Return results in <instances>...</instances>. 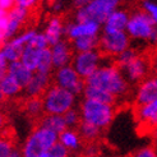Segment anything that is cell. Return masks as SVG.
<instances>
[{
	"instance_id": "cell-22",
	"label": "cell",
	"mask_w": 157,
	"mask_h": 157,
	"mask_svg": "<svg viewBox=\"0 0 157 157\" xmlns=\"http://www.w3.org/2000/svg\"><path fill=\"white\" fill-rule=\"evenodd\" d=\"M83 96H84V98L96 100V101H100V102L110 104V105H114V106L117 102V97L111 95L110 92L97 88V87H93V86H88V84H86L84 91H83Z\"/></svg>"
},
{
	"instance_id": "cell-21",
	"label": "cell",
	"mask_w": 157,
	"mask_h": 157,
	"mask_svg": "<svg viewBox=\"0 0 157 157\" xmlns=\"http://www.w3.org/2000/svg\"><path fill=\"white\" fill-rule=\"evenodd\" d=\"M37 125L38 127L51 129L54 132H56L58 134H60L61 132L68 129L65 120H64V116L56 115V114H44L40 119L37 120Z\"/></svg>"
},
{
	"instance_id": "cell-44",
	"label": "cell",
	"mask_w": 157,
	"mask_h": 157,
	"mask_svg": "<svg viewBox=\"0 0 157 157\" xmlns=\"http://www.w3.org/2000/svg\"><path fill=\"white\" fill-rule=\"evenodd\" d=\"M6 98H5V96H4V93H3V91H2V88H0V104L2 102H4Z\"/></svg>"
},
{
	"instance_id": "cell-28",
	"label": "cell",
	"mask_w": 157,
	"mask_h": 157,
	"mask_svg": "<svg viewBox=\"0 0 157 157\" xmlns=\"http://www.w3.org/2000/svg\"><path fill=\"white\" fill-rule=\"evenodd\" d=\"M54 64H52V58H51V51L50 48L45 49L40 56V61H38L37 65V70L36 72L42 73V74H48V75H52V70H54Z\"/></svg>"
},
{
	"instance_id": "cell-46",
	"label": "cell",
	"mask_w": 157,
	"mask_h": 157,
	"mask_svg": "<svg viewBox=\"0 0 157 157\" xmlns=\"http://www.w3.org/2000/svg\"><path fill=\"white\" fill-rule=\"evenodd\" d=\"M41 157H51V156H50V153H49V151H48V152H45V153H44Z\"/></svg>"
},
{
	"instance_id": "cell-11",
	"label": "cell",
	"mask_w": 157,
	"mask_h": 157,
	"mask_svg": "<svg viewBox=\"0 0 157 157\" xmlns=\"http://www.w3.org/2000/svg\"><path fill=\"white\" fill-rule=\"evenodd\" d=\"M134 114L139 124V129H142L146 134H153L157 129V100L143 105H136Z\"/></svg>"
},
{
	"instance_id": "cell-45",
	"label": "cell",
	"mask_w": 157,
	"mask_h": 157,
	"mask_svg": "<svg viewBox=\"0 0 157 157\" xmlns=\"http://www.w3.org/2000/svg\"><path fill=\"white\" fill-rule=\"evenodd\" d=\"M153 74L157 77V60L155 61V64H153Z\"/></svg>"
},
{
	"instance_id": "cell-13",
	"label": "cell",
	"mask_w": 157,
	"mask_h": 157,
	"mask_svg": "<svg viewBox=\"0 0 157 157\" xmlns=\"http://www.w3.org/2000/svg\"><path fill=\"white\" fill-rule=\"evenodd\" d=\"M120 70L123 72L125 79L129 83H140L148 75L150 64H148V61L144 58L138 55L134 60L123 67Z\"/></svg>"
},
{
	"instance_id": "cell-15",
	"label": "cell",
	"mask_w": 157,
	"mask_h": 157,
	"mask_svg": "<svg viewBox=\"0 0 157 157\" xmlns=\"http://www.w3.org/2000/svg\"><path fill=\"white\" fill-rule=\"evenodd\" d=\"M29 13L31 10L25 9V8H19V6H14L12 10L8 12V27H6L5 41L10 40V38L18 35L23 25L27 22Z\"/></svg>"
},
{
	"instance_id": "cell-25",
	"label": "cell",
	"mask_w": 157,
	"mask_h": 157,
	"mask_svg": "<svg viewBox=\"0 0 157 157\" xmlns=\"http://www.w3.org/2000/svg\"><path fill=\"white\" fill-rule=\"evenodd\" d=\"M77 130H78V133H79V136H81L83 142H87V143L96 142L101 136V132H102V129H100V128L95 127V125H92L90 123H86L83 120L81 121L79 125H78Z\"/></svg>"
},
{
	"instance_id": "cell-39",
	"label": "cell",
	"mask_w": 157,
	"mask_h": 157,
	"mask_svg": "<svg viewBox=\"0 0 157 157\" xmlns=\"http://www.w3.org/2000/svg\"><path fill=\"white\" fill-rule=\"evenodd\" d=\"M15 6V0H0V9L9 12Z\"/></svg>"
},
{
	"instance_id": "cell-2",
	"label": "cell",
	"mask_w": 157,
	"mask_h": 157,
	"mask_svg": "<svg viewBox=\"0 0 157 157\" xmlns=\"http://www.w3.org/2000/svg\"><path fill=\"white\" fill-rule=\"evenodd\" d=\"M79 113L82 120L90 123L100 129H106L111 124L115 116V107L114 105L104 104L96 100L84 98L81 102Z\"/></svg>"
},
{
	"instance_id": "cell-8",
	"label": "cell",
	"mask_w": 157,
	"mask_h": 157,
	"mask_svg": "<svg viewBox=\"0 0 157 157\" xmlns=\"http://www.w3.org/2000/svg\"><path fill=\"white\" fill-rule=\"evenodd\" d=\"M52 82L61 88L73 92L75 96L83 95L86 87V81L79 77L72 64L55 69V73H52Z\"/></svg>"
},
{
	"instance_id": "cell-4",
	"label": "cell",
	"mask_w": 157,
	"mask_h": 157,
	"mask_svg": "<svg viewBox=\"0 0 157 157\" xmlns=\"http://www.w3.org/2000/svg\"><path fill=\"white\" fill-rule=\"evenodd\" d=\"M75 97L73 92L52 84L42 95L44 111L45 114L64 115L68 110L74 107Z\"/></svg>"
},
{
	"instance_id": "cell-14",
	"label": "cell",
	"mask_w": 157,
	"mask_h": 157,
	"mask_svg": "<svg viewBox=\"0 0 157 157\" xmlns=\"http://www.w3.org/2000/svg\"><path fill=\"white\" fill-rule=\"evenodd\" d=\"M50 51H51L52 64H54L55 69L72 64V60H73V56H74V54H73L74 51L72 49V45H70L69 40L63 38V40H60L55 45L50 46Z\"/></svg>"
},
{
	"instance_id": "cell-3",
	"label": "cell",
	"mask_w": 157,
	"mask_h": 157,
	"mask_svg": "<svg viewBox=\"0 0 157 157\" xmlns=\"http://www.w3.org/2000/svg\"><path fill=\"white\" fill-rule=\"evenodd\" d=\"M58 142L59 134L56 132L36 125L23 144L22 157H41Z\"/></svg>"
},
{
	"instance_id": "cell-32",
	"label": "cell",
	"mask_w": 157,
	"mask_h": 157,
	"mask_svg": "<svg viewBox=\"0 0 157 157\" xmlns=\"http://www.w3.org/2000/svg\"><path fill=\"white\" fill-rule=\"evenodd\" d=\"M140 6H142V10H144L150 15L153 23L157 26V3L153 2V0H143Z\"/></svg>"
},
{
	"instance_id": "cell-16",
	"label": "cell",
	"mask_w": 157,
	"mask_h": 157,
	"mask_svg": "<svg viewBox=\"0 0 157 157\" xmlns=\"http://www.w3.org/2000/svg\"><path fill=\"white\" fill-rule=\"evenodd\" d=\"M155 100H157V77L152 75V77L144 78L138 84L136 97H134V104L143 105Z\"/></svg>"
},
{
	"instance_id": "cell-29",
	"label": "cell",
	"mask_w": 157,
	"mask_h": 157,
	"mask_svg": "<svg viewBox=\"0 0 157 157\" xmlns=\"http://www.w3.org/2000/svg\"><path fill=\"white\" fill-rule=\"evenodd\" d=\"M37 33V31L33 29V28H29V29H26V31H23V32L18 33L15 37L10 38V41L13 42V45H15L18 49H21L23 51V49L26 48V46L32 41V38L36 36Z\"/></svg>"
},
{
	"instance_id": "cell-19",
	"label": "cell",
	"mask_w": 157,
	"mask_h": 157,
	"mask_svg": "<svg viewBox=\"0 0 157 157\" xmlns=\"http://www.w3.org/2000/svg\"><path fill=\"white\" fill-rule=\"evenodd\" d=\"M65 25L64 21L59 15H52V17L48 21V25L44 31V33L49 41V45L52 46L65 36Z\"/></svg>"
},
{
	"instance_id": "cell-18",
	"label": "cell",
	"mask_w": 157,
	"mask_h": 157,
	"mask_svg": "<svg viewBox=\"0 0 157 157\" xmlns=\"http://www.w3.org/2000/svg\"><path fill=\"white\" fill-rule=\"evenodd\" d=\"M130 18V13L127 9L117 8L107 17L102 25V32H117V31H127V26Z\"/></svg>"
},
{
	"instance_id": "cell-36",
	"label": "cell",
	"mask_w": 157,
	"mask_h": 157,
	"mask_svg": "<svg viewBox=\"0 0 157 157\" xmlns=\"http://www.w3.org/2000/svg\"><path fill=\"white\" fill-rule=\"evenodd\" d=\"M6 27H8V12H5L3 15H0V44L5 42Z\"/></svg>"
},
{
	"instance_id": "cell-9",
	"label": "cell",
	"mask_w": 157,
	"mask_h": 157,
	"mask_svg": "<svg viewBox=\"0 0 157 157\" xmlns=\"http://www.w3.org/2000/svg\"><path fill=\"white\" fill-rule=\"evenodd\" d=\"M102 59H104V55L101 54L98 49L92 51L75 52L72 60V67L79 74V77L86 81L92 73H95L101 67Z\"/></svg>"
},
{
	"instance_id": "cell-35",
	"label": "cell",
	"mask_w": 157,
	"mask_h": 157,
	"mask_svg": "<svg viewBox=\"0 0 157 157\" xmlns=\"http://www.w3.org/2000/svg\"><path fill=\"white\" fill-rule=\"evenodd\" d=\"M130 157H157V153L152 146H147L134 152Z\"/></svg>"
},
{
	"instance_id": "cell-27",
	"label": "cell",
	"mask_w": 157,
	"mask_h": 157,
	"mask_svg": "<svg viewBox=\"0 0 157 157\" xmlns=\"http://www.w3.org/2000/svg\"><path fill=\"white\" fill-rule=\"evenodd\" d=\"M25 111L28 116L35 117V119H40V117L45 114L44 111V102L42 97H31L26 98L25 101Z\"/></svg>"
},
{
	"instance_id": "cell-10",
	"label": "cell",
	"mask_w": 157,
	"mask_h": 157,
	"mask_svg": "<svg viewBox=\"0 0 157 157\" xmlns=\"http://www.w3.org/2000/svg\"><path fill=\"white\" fill-rule=\"evenodd\" d=\"M49 48H50V45H49V41H48V38H46L45 33L37 32L36 36L32 38V41L23 49L19 60L22 61V64L27 67L29 70L36 72L42 51Z\"/></svg>"
},
{
	"instance_id": "cell-12",
	"label": "cell",
	"mask_w": 157,
	"mask_h": 157,
	"mask_svg": "<svg viewBox=\"0 0 157 157\" xmlns=\"http://www.w3.org/2000/svg\"><path fill=\"white\" fill-rule=\"evenodd\" d=\"M102 32V26L92 21H74L65 25V37L72 41L78 37L100 36Z\"/></svg>"
},
{
	"instance_id": "cell-31",
	"label": "cell",
	"mask_w": 157,
	"mask_h": 157,
	"mask_svg": "<svg viewBox=\"0 0 157 157\" xmlns=\"http://www.w3.org/2000/svg\"><path fill=\"white\" fill-rule=\"evenodd\" d=\"M64 116V120H65V124H67V127L70 128V129H77L78 128V125L81 124L82 121V117H81V113H79V110H77V109H70L68 110V111L63 115Z\"/></svg>"
},
{
	"instance_id": "cell-37",
	"label": "cell",
	"mask_w": 157,
	"mask_h": 157,
	"mask_svg": "<svg viewBox=\"0 0 157 157\" xmlns=\"http://www.w3.org/2000/svg\"><path fill=\"white\" fill-rule=\"evenodd\" d=\"M40 3V0H15V6L25 8V9H33V8Z\"/></svg>"
},
{
	"instance_id": "cell-40",
	"label": "cell",
	"mask_w": 157,
	"mask_h": 157,
	"mask_svg": "<svg viewBox=\"0 0 157 157\" xmlns=\"http://www.w3.org/2000/svg\"><path fill=\"white\" fill-rule=\"evenodd\" d=\"M92 2V0H72V5L75 8V9H78V8H82L84 5H87Z\"/></svg>"
},
{
	"instance_id": "cell-48",
	"label": "cell",
	"mask_w": 157,
	"mask_h": 157,
	"mask_svg": "<svg viewBox=\"0 0 157 157\" xmlns=\"http://www.w3.org/2000/svg\"><path fill=\"white\" fill-rule=\"evenodd\" d=\"M46 2H48V3H50V4H51V3L54 2V0H46Z\"/></svg>"
},
{
	"instance_id": "cell-43",
	"label": "cell",
	"mask_w": 157,
	"mask_h": 157,
	"mask_svg": "<svg viewBox=\"0 0 157 157\" xmlns=\"http://www.w3.org/2000/svg\"><path fill=\"white\" fill-rule=\"evenodd\" d=\"M9 157H22V152H21V151H18V150H15V148H14V151L12 152V155H10Z\"/></svg>"
},
{
	"instance_id": "cell-23",
	"label": "cell",
	"mask_w": 157,
	"mask_h": 157,
	"mask_svg": "<svg viewBox=\"0 0 157 157\" xmlns=\"http://www.w3.org/2000/svg\"><path fill=\"white\" fill-rule=\"evenodd\" d=\"M59 142L65 146L69 151H78L82 147V138L77 129H65L59 134Z\"/></svg>"
},
{
	"instance_id": "cell-5",
	"label": "cell",
	"mask_w": 157,
	"mask_h": 157,
	"mask_svg": "<svg viewBox=\"0 0 157 157\" xmlns=\"http://www.w3.org/2000/svg\"><path fill=\"white\" fill-rule=\"evenodd\" d=\"M121 0H92L82 8L75 9L74 21H92L102 26L107 17L117 8Z\"/></svg>"
},
{
	"instance_id": "cell-24",
	"label": "cell",
	"mask_w": 157,
	"mask_h": 157,
	"mask_svg": "<svg viewBox=\"0 0 157 157\" xmlns=\"http://www.w3.org/2000/svg\"><path fill=\"white\" fill-rule=\"evenodd\" d=\"M72 49L74 52H84V51H92L97 50L100 45V36H86V37H78L75 40L70 41Z\"/></svg>"
},
{
	"instance_id": "cell-20",
	"label": "cell",
	"mask_w": 157,
	"mask_h": 157,
	"mask_svg": "<svg viewBox=\"0 0 157 157\" xmlns=\"http://www.w3.org/2000/svg\"><path fill=\"white\" fill-rule=\"evenodd\" d=\"M33 73L35 72H32V70H29L27 67L23 65L21 60L10 63L9 69H8V74H10L14 79L18 82L22 90H25V87L29 83L31 78L33 77Z\"/></svg>"
},
{
	"instance_id": "cell-1",
	"label": "cell",
	"mask_w": 157,
	"mask_h": 157,
	"mask_svg": "<svg viewBox=\"0 0 157 157\" xmlns=\"http://www.w3.org/2000/svg\"><path fill=\"white\" fill-rule=\"evenodd\" d=\"M86 84L107 91L117 100L125 97L129 92V82L116 64L101 65L86 79Z\"/></svg>"
},
{
	"instance_id": "cell-17",
	"label": "cell",
	"mask_w": 157,
	"mask_h": 157,
	"mask_svg": "<svg viewBox=\"0 0 157 157\" xmlns=\"http://www.w3.org/2000/svg\"><path fill=\"white\" fill-rule=\"evenodd\" d=\"M52 81V75L42 74L35 72L33 77L31 78L29 83L25 87L23 92H25V98H31V97H42V95L50 87V83Z\"/></svg>"
},
{
	"instance_id": "cell-47",
	"label": "cell",
	"mask_w": 157,
	"mask_h": 157,
	"mask_svg": "<svg viewBox=\"0 0 157 157\" xmlns=\"http://www.w3.org/2000/svg\"><path fill=\"white\" fill-rule=\"evenodd\" d=\"M4 13H5V12H4V10H3V9H0V15H3V14H4Z\"/></svg>"
},
{
	"instance_id": "cell-26",
	"label": "cell",
	"mask_w": 157,
	"mask_h": 157,
	"mask_svg": "<svg viewBox=\"0 0 157 157\" xmlns=\"http://www.w3.org/2000/svg\"><path fill=\"white\" fill-rule=\"evenodd\" d=\"M0 88H2V91H3L6 100L17 97L21 93V91H23L22 87L18 84V82L15 81L10 74H6L3 79L0 81Z\"/></svg>"
},
{
	"instance_id": "cell-7",
	"label": "cell",
	"mask_w": 157,
	"mask_h": 157,
	"mask_svg": "<svg viewBox=\"0 0 157 157\" xmlns=\"http://www.w3.org/2000/svg\"><path fill=\"white\" fill-rule=\"evenodd\" d=\"M130 40L127 31L117 32H101L98 50L104 56H117L120 52L130 48Z\"/></svg>"
},
{
	"instance_id": "cell-34",
	"label": "cell",
	"mask_w": 157,
	"mask_h": 157,
	"mask_svg": "<svg viewBox=\"0 0 157 157\" xmlns=\"http://www.w3.org/2000/svg\"><path fill=\"white\" fill-rule=\"evenodd\" d=\"M72 4V0H54V2L51 3V9L55 14H60L65 10V8Z\"/></svg>"
},
{
	"instance_id": "cell-30",
	"label": "cell",
	"mask_w": 157,
	"mask_h": 157,
	"mask_svg": "<svg viewBox=\"0 0 157 157\" xmlns=\"http://www.w3.org/2000/svg\"><path fill=\"white\" fill-rule=\"evenodd\" d=\"M138 51L136 50V49H133L132 46L129 49H127L125 51H123V52H120L117 56H115L114 58V60H115V64L119 67L120 69L123 68V67H125L127 64H129L130 61H133L137 56H138Z\"/></svg>"
},
{
	"instance_id": "cell-33",
	"label": "cell",
	"mask_w": 157,
	"mask_h": 157,
	"mask_svg": "<svg viewBox=\"0 0 157 157\" xmlns=\"http://www.w3.org/2000/svg\"><path fill=\"white\" fill-rule=\"evenodd\" d=\"M69 150L63 146L60 142H58L56 144H54L50 150H49V153L51 157H69Z\"/></svg>"
},
{
	"instance_id": "cell-41",
	"label": "cell",
	"mask_w": 157,
	"mask_h": 157,
	"mask_svg": "<svg viewBox=\"0 0 157 157\" xmlns=\"http://www.w3.org/2000/svg\"><path fill=\"white\" fill-rule=\"evenodd\" d=\"M6 119H5V115L0 111V134L6 129Z\"/></svg>"
},
{
	"instance_id": "cell-42",
	"label": "cell",
	"mask_w": 157,
	"mask_h": 157,
	"mask_svg": "<svg viewBox=\"0 0 157 157\" xmlns=\"http://www.w3.org/2000/svg\"><path fill=\"white\" fill-rule=\"evenodd\" d=\"M152 147L155 148V151L157 153V129L155 130V133L152 134Z\"/></svg>"
},
{
	"instance_id": "cell-6",
	"label": "cell",
	"mask_w": 157,
	"mask_h": 157,
	"mask_svg": "<svg viewBox=\"0 0 157 157\" xmlns=\"http://www.w3.org/2000/svg\"><path fill=\"white\" fill-rule=\"evenodd\" d=\"M156 27L157 26L153 23L150 15L140 9L130 13V18L127 26V33L132 40L150 42Z\"/></svg>"
},
{
	"instance_id": "cell-38",
	"label": "cell",
	"mask_w": 157,
	"mask_h": 157,
	"mask_svg": "<svg viewBox=\"0 0 157 157\" xmlns=\"http://www.w3.org/2000/svg\"><path fill=\"white\" fill-rule=\"evenodd\" d=\"M9 64L10 63L8 61L2 54H0V81L8 74V69H9Z\"/></svg>"
}]
</instances>
